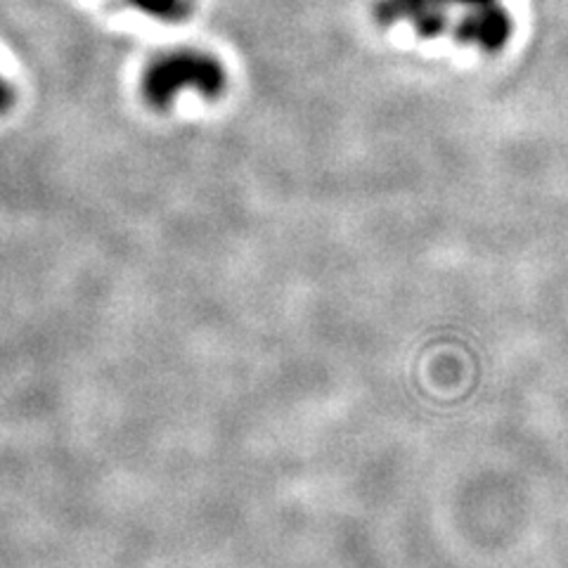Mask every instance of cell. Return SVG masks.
I'll list each match as a JSON object with an SVG mask.
<instances>
[{"instance_id": "cell-3", "label": "cell", "mask_w": 568, "mask_h": 568, "mask_svg": "<svg viewBox=\"0 0 568 568\" xmlns=\"http://www.w3.org/2000/svg\"><path fill=\"white\" fill-rule=\"evenodd\" d=\"M375 20L382 27L410 22L422 39H436L448 29V14L443 0H379Z\"/></svg>"}, {"instance_id": "cell-1", "label": "cell", "mask_w": 568, "mask_h": 568, "mask_svg": "<svg viewBox=\"0 0 568 568\" xmlns=\"http://www.w3.org/2000/svg\"><path fill=\"white\" fill-rule=\"evenodd\" d=\"M227 77L223 64L200 50H175L150 62L142 74V95L154 110H169L183 91L206 100L223 95Z\"/></svg>"}, {"instance_id": "cell-4", "label": "cell", "mask_w": 568, "mask_h": 568, "mask_svg": "<svg viewBox=\"0 0 568 568\" xmlns=\"http://www.w3.org/2000/svg\"><path fill=\"white\" fill-rule=\"evenodd\" d=\"M129 3L162 22H183L190 14L187 0H129Z\"/></svg>"}, {"instance_id": "cell-5", "label": "cell", "mask_w": 568, "mask_h": 568, "mask_svg": "<svg viewBox=\"0 0 568 568\" xmlns=\"http://www.w3.org/2000/svg\"><path fill=\"white\" fill-rule=\"evenodd\" d=\"M12 100H14L12 88L3 79H0V112H6L8 106L12 104Z\"/></svg>"}, {"instance_id": "cell-2", "label": "cell", "mask_w": 568, "mask_h": 568, "mask_svg": "<svg viewBox=\"0 0 568 568\" xmlns=\"http://www.w3.org/2000/svg\"><path fill=\"white\" fill-rule=\"evenodd\" d=\"M511 31L514 22L509 12L493 3L484 8H471V12L457 22L453 36L462 45H474L484 52H497L509 43Z\"/></svg>"}, {"instance_id": "cell-6", "label": "cell", "mask_w": 568, "mask_h": 568, "mask_svg": "<svg viewBox=\"0 0 568 568\" xmlns=\"http://www.w3.org/2000/svg\"><path fill=\"white\" fill-rule=\"evenodd\" d=\"M446 6H465V8H484V6H493L495 0H443Z\"/></svg>"}]
</instances>
